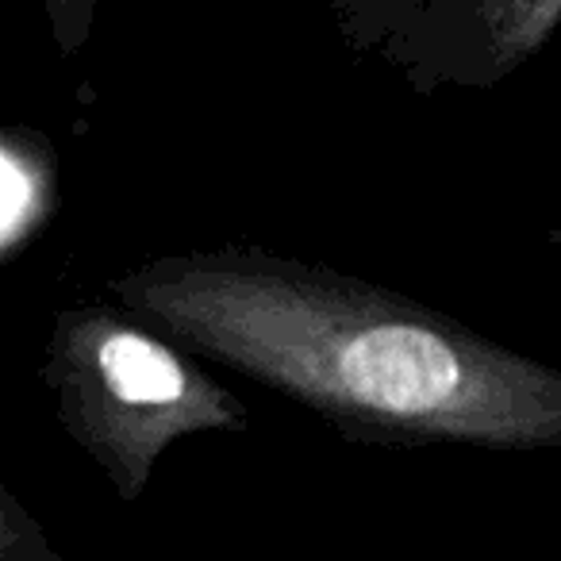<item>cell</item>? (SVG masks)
<instances>
[{"label": "cell", "mask_w": 561, "mask_h": 561, "mask_svg": "<svg viewBox=\"0 0 561 561\" xmlns=\"http://www.w3.org/2000/svg\"><path fill=\"white\" fill-rule=\"evenodd\" d=\"M108 293L351 443L561 450V369L377 280L265 247L158 254Z\"/></svg>", "instance_id": "obj_1"}, {"label": "cell", "mask_w": 561, "mask_h": 561, "mask_svg": "<svg viewBox=\"0 0 561 561\" xmlns=\"http://www.w3.org/2000/svg\"><path fill=\"white\" fill-rule=\"evenodd\" d=\"M58 208V154L35 127H9L0 139V257L12 262Z\"/></svg>", "instance_id": "obj_3"}, {"label": "cell", "mask_w": 561, "mask_h": 561, "mask_svg": "<svg viewBox=\"0 0 561 561\" xmlns=\"http://www.w3.org/2000/svg\"><path fill=\"white\" fill-rule=\"evenodd\" d=\"M0 561H66L9 484L0 489Z\"/></svg>", "instance_id": "obj_4"}, {"label": "cell", "mask_w": 561, "mask_h": 561, "mask_svg": "<svg viewBox=\"0 0 561 561\" xmlns=\"http://www.w3.org/2000/svg\"><path fill=\"white\" fill-rule=\"evenodd\" d=\"M550 247L561 254V219H558V224H553V231H550Z\"/></svg>", "instance_id": "obj_5"}, {"label": "cell", "mask_w": 561, "mask_h": 561, "mask_svg": "<svg viewBox=\"0 0 561 561\" xmlns=\"http://www.w3.org/2000/svg\"><path fill=\"white\" fill-rule=\"evenodd\" d=\"M39 377L62 431L124 504L147 492L173 443L247 431L242 400L124 305L58 308Z\"/></svg>", "instance_id": "obj_2"}]
</instances>
